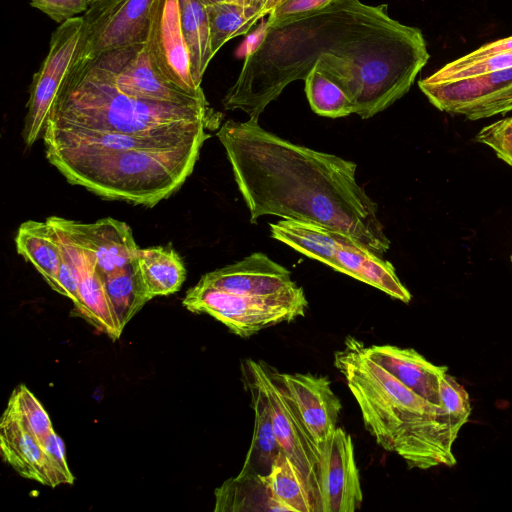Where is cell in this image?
<instances>
[{
	"instance_id": "obj_11",
	"label": "cell",
	"mask_w": 512,
	"mask_h": 512,
	"mask_svg": "<svg viewBox=\"0 0 512 512\" xmlns=\"http://www.w3.org/2000/svg\"><path fill=\"white\" fill-rule=\"evenodd\" d=\"M82 24V16L59 24L51 35L45 59L33 75L22 131L27 148L43 135L53 102L75 60Z\"/></svg>"
},
{
	"instance_id": "obj_36",
	"label": "cell",
	"mask_w": 512,
	"mask_h": 512,
	"mask_svg": "<svg viewBox=\"0 0 512 512\" xmlns=\"http://www.w3.org/2000/svg\"><path fill=\"white\" fill-rule=\"evenodd\" d=\"M332 1L333 0H284L268 15L266 25H272L320 9Z\"/></svg>"
},
{
	"instance_id": "obj_1",
	"label": "cell",
	"mask_w": 512,
	"mask_h": 512,
	"mask_svg": "<svg viewBox=\"0 0 512 512\" xmlns=\"http://www.w3.org/2000/svg\"><path fill=\"white\" fill-rule=\"evenodd\" d=\"M428 59L421 30L393 19L387 5L333 0L266 25L222 103L258 121L287 85L315 68L345 92L353 113L368 119L403 97Z\"/></svg>"
},
{
	"instance_id": "obj_34",
	"label": "cell",
	"mask_w": 512,
	"mask_h": 512,
	"mask_svg": "<svg viewBox=\"0 0 512 512\" xmlns=\"http://www.w3.org/2000/svg\"><path fill=\"white\" fill-rule=\"evenodd\" d=\"M31 6L42 11L58 24L84 13L89 0H30Z\"/></svg>"
},
{
	"instance_id": "obj_12",
	"label": "cell",
	"mask_w": 512,
	"mask_h": 512,
	"mask_svg": "<svg viewBox=\"0 0 512 512\" xmlns=\"http://www.w3.org/2000/svg\"><path fill=\"white\" fill-rule=\"evenodd\" d=\"M145 44L155 67L169 82L189 94H204L192 76L179 0H154Z\"/></svg>"
},
{
	"instance_id": "obj_30",
	"label": "cell",
	"mask_w": 512,
	"mask_h": 512,
	"mask_svg": "<svg viewBox=\"0 0 512 512\" xmlns=\"http://www.w3.org/2000/svg\"><path fill=\"white\" fill-rule=\"evenodd\" d=\"M5 410L15 415L42 441L54 432L48 413L24 384L13 390Z\"/></svg>"
},
{
	"instance_id": "obj_42",
	"label": "cell",
	"mask_w": 512,
	"mask_h": 512,
	"mask_svg": "<svg viewBox=\"0 0 512 512\" xmlns=\"http://www.w3.org/2000/svg\"><path fill=\"white\" fill-rule=\"evenodd\" d=\"M92 1V0H89V2Z\"/></svg>"
},
{
	"instance_id": "obj_23",
	"label": "cell",
	"mask_w": 512,
	"mask_h": 512,
	"mask_svg": "<svg viewBox=\"0 0 512 512\" xmlns=\"http://www.w3.org/2000/svg\"><path fill=\"white\" fill-rule=\"evenodd\" d=\"M136 262L149 300L179 291L185 281L183 261L170 246L139 248Z\"/></svg>"
},
{
	"instance_id": "obj_32",
	"label": "cell",
	"mask_w": 512,
	"mask_h": 512,
	"mask_svg": "<svg viewBox=\"0 0 512 512\" xmlns=\"http://www.w3.org/2000/svg\"><path fill=\"white\" fill-rule=\"evenodd\" d=\"M440 396L449 416L451 436L455 442L471 413L469 395L466 389L446 372L440 377Z\"/></svg>"
},
{
	"instance_id": "obj_37",
	"label": "cell",
	"mask_w": 512,
	"mask_h": 512,
	"mask_svg": "<svg viewBox=\"0 0 512 512\" xmlns=\"http://www.w3.org/2000/svg\"><path fill=\"white\" fill-rule=\"evenodd\" d=\"M266 0H243L242 5L246 9L248 19L252 26L260 20V12L265 4Z\"/></svg>"
},
{
	"instance_id": "obj_21",
	"label": "cell",
	"mask_w": 512,
	"mask_h": 512,
	"mask_svg": "<svg viewBox=\"0 0 512 512\" xmlns=\"http://www.w3.org/2000/svg\"><path fill=\"white\" fill-rule=\"evenodd\" d=\"M245 384L251 394L254 410V430L240 474L266 477L283 451L275 434L267 398L262 389L248 376Z\"/></svg>"
},
{
	"instance_id": "obj_6",
	"label": "cell",
	"mask_w": 512,
	"mask_h": 512,
	"mask_svg": "<svg viewBox=\"0 0 512 512\" xmlns=\"http://www.w3.org/2000/svg\"><path fill=\"white\" fill-rule=\"evenodd\" d=\"M271 237L332 269L409 303L412 296L391 262L343 233L310 222L283 219L270 223Z\"/></svg>"
},
{
	"instance_id": "obj_10",
	"label": "cell",
	"mask_w": 512,
	"mask_h": 512,
	"mask_svg": "<svg viewBox=\"0 0 512 512\" xmlns=\"http://www.w3.org/2000/svg\"><path fill=\"white\" fill-rule=\"evenodd\" d=\"M418 86L437 109L470 120L512 112V67L445 81L424 78Z\"/></svg>"
},
{
	"instance_id": "obj_38",
	"label": "cell",
	"mask_w": 512,
	"mask_h": 512,
	"mask_svg": "<svg viewBox=\"0 0 512 512\" xmlns=\"http://www.w3.org/2000/svg\"><path fill=\"white\" fill-rule=\"evenodd\" d=\"M282 0H266L265 4L260 12V18H263L271 13V11L276 8Z\"/></svg>"
},
{
	"instance_id": "obj_41",
	"label": "cell",
	"mask_w": 512,
	"mask_h": 512,
	"mask_svg": "<svg viewBox=\"0 0 512 512\" xmlns=\"http://www.w3.org/2000/svg\"><path fill=\"white\" fill-rule=\"evenodd\" d=\"M242 1H243V0H241V4H242Z\"/></svg>"
},
{
	"instance_id": "obj_39",
	"label": "cell",
	"mask_w": 512,
	"mask_h": 512,
	"mask_svg": "<svg viewBox=\"0 0 512 512\" xmlns=\"http://www.w3.org/2000/svg\"><path fill=\"white\" fill-rule=\"evenodd\" d=\"M202 2L206 6L210 5V4H214V3H219V2H236V3L241 4V0H202Z\"/></svg>"
},
{
	"instance_id": "obj_22",
	"label": "cell",
	"mask_w": 512,
	"mask_h": 512,
	"mask_svg": "<svg viewBox=\"0 0 512 512\" xmlns=\"http://www.w3.org/2000/svg\"><path fill=\"white\" fill-rule=\"evenodd\" d=\"M20 256L30 262L55 291L61 264V247L56 231L46 221L23 222L15 237Z\"/></svg>"
},
{
	"instance_id": "obj_29",
	"label": "cell",
	"mask_w": 512,
	"mask_h": 512,
	"mask_svg": "<svg viewBox=\"0 0 512 512\" xmlns=\"http://www.w3.org/2000/svg\"><path fill=\"white\" fill-rule=\"evenodd\" d=\"M206 9L214 55L227 41L247 34L253 27L242 4L219 2L207 5Z\"/></svg>"
},
{
	"instance_id": "obj_15",
	"label": "cell",
	"mask_w": 512,
	"mask_h": 512,
	"mask_svg": "<svg viewBox=\"0 0 512 512\" xmlns=\"http://www.w3.org/2000/svg\"><path fill=\"white\" fill-rule=\"evenodd\" d=\"M52 227L70 253L79 273V300L74 305L72 314L85 319L112 340L118 339L123 328L109 297L105 275L99 269L95 255L77 245L61 228L54 225Z\"/></svg>"
},
{
	"instance_id": "obj_18",
	"label": "cell",
	"mask_w": 512,
	"mask_h": 512,
	"mask_svg": "<svg viewBox=\"0 0 512 512\" xmlns=\"http://www.w3.org/2000/svg\"><path fill=\"white\" fill-rule=\"evenodd\" d=\"M198 283L242 295H270L296 283L291 272L261 252L204 274Z\"/></svg>"
},
{
	"instance_id": "obj_27",
	"label": "cell",
	"mask_w": 512,
	"mask_h": 512,
	"mask_svg": "<svg viewBox=\"0 0 512 512\" xmlns=\"http://www.w3.org/2000/svg\"><path fill=\"white\" fill-rule=\"evenodd\" d=\"M266 479L273 497L286 512H314L304 480L284 451L280 453Z\"/></svg>"
},
{
	"instance_id": "obj_7",
	"label": "cell",
	"mask_w": 512,
	"mask_h": 512,
	"mask_svg": "<svg viewBox=\"0 0 512 512\" xmlns=\"http://www.w3.org/2000/svg\"><path fill=\"white\" fill-rule=\"evenodd\" d=\"M193 313H205L240 337H249L282 322L302 317L308 307L297 284L270 295H242L197 283L182 302Z\"/></svg>"
},
{
	"instance_id": "obj_17",
	"label": "cell",
	"mask_w": 512,
	"mask_h": 512,
	"mask_svg": "<svg viewBox=\"0 0 512 512\" xmlns=\"http://www.w3.org/2000/svg\"><path fill=\"white\" fill-rule=\"evenodd\" d=\"M270 369L290 395L306 429L319 446L337 428L342 408L331 388V381L326 376L280 373Z\"/></svg>"
},
{
	"instance_id": "obj_13",
	"label": "cell",
	"mask_w": 512,
	"mask_h": 512,
	"mask_svg": "<svg viewBox=\"0 0 512 512\" xmlns=\"http://www.w3.org/2000/svg\"><path fill=\"white\" fill-rule=\"evenodd\" d=\"M318 449V512L356 511L363 493L351 436L337 427Z\"/></svg>"
},
{
	"instance_id": "obj_14",
	"label": "cell",
	"mask_w": 512,
	"mask_h": 512,
	"mask_svg": "<svg viewBox=\"0 0 512 512\" xmlns=\"http://www.w3.org/2000/svg\"><path fill=\"white\" fill-rule=\"evenodd\" d=\"M113 70L115 83L124 94L149 101L193 104L207 100L169 82L155 67L146 44L104 53Z\"/></svg>"
},
{
	"instance_id": "obj_26",
	"label": "cell",
	"mask_w": 512,
	"mask_h": 512,
	"mask_svg": "<svg viewBox=\"0 0 512 512\" xmlns=\"http://www.w3.org/2000/svg\"><path fill=\"white\" fill-rule=\"evenodd\" d=\"M109 297L121 327L149 301L136 259L128 265L105 275Z\"/></svg>"
},
{
	"instance_id": "obj_19",
	"label": "cell",
	"mask_w": 512,
	"mask_h": 512,
	"mask_svg": "<svg viewBox=\"0 0 512 512\" xmlns=\"http://www.w3.org/2000/svg\"><path fill=\"white\" fill-rule=\"evenodd\" d=\"M44 442L15 415L4 411L0 420V451L3 460L22 477L56 487L61 483Z\"/></svg>"
},
{
	"instance_id": "obj_43",
	"label": "cell",
	"mask_w": 512,
	"mask_h": 512,
	"mask_svg": "<svg viewBox=\"0 0 512 512\" xmlns=\"http://www.w3.org/2000/svg\"><path fill=\"white\" fill-rule=\"evenodd\" d=\"M282 1H284V0H282ZM282 1H281V2H282Z\"/></svg>"
},
{
	"instance_id": "obj_25",
	"label": "cell",
	"mask_w": 512,
	"mask_h": 512,
	"mask_svg": "<svg viewBox=\"0 0 512 512\" xmlns=\"http://www.w3.org/2000/svg\"><path fill=\"white\" fill-rule=\"evenodd\" d=\"M179 7L192 76L195 83L201 86L203 75L214 57L206 5L202 0H179Z\"/></svg>"
},
{
	"instance_id": "obj_3",
	"label": "cell",
	"mask_w": 512,
	"mask_h": 512,
	"mask_svg": "<svg viewBox=\"0 0 512 512\" xmlns=\"http://www.w3.org/2000/svg\"><path fill=\"white\" fill-rule=\"evenodd\" d=\"M210 131L136 135L46 126L47 160L101 198L153 207L192 174Z\"/></svg>"
},
{
	"instance_id": "obj_24",
	"label": "cell",
	"mask_w": 512,
	"mask_h": 512,
	"mask_svg": "<svg viewBox=\"0 0 512 512\" xmlns=\"http://www.w3.org/2000/svg\"><path fill=\"white\" fill-rule=\"evenodd\" d=\"M214 511H284L272 495L266 477L238 474L215 490Z\"/></svg>"
},
{
	"instance_id": "obj_8",
	"label": "cell",
	"mask_w": 512,
	"mask_h": 512,
	"mask_svg": "<svg viewBox=\"0 0 512 512\" xmlns=\"http://www.w3.org/2000/svg\"><path fill=\"white\" fill-rule=\"evenodd\" d=\"M242 371L264 392L277 440L284 453L299 470L314 512H318L319 449L317 444L306 429L290 395L274 377L270 367L261 362L247 360L243 362Z\"/></svg>"
},
{
	"instance_id": "obj_31",
	"label": "cell",
	"mask_w": 512,
	"mask_h": 512,
	"mask_svg": "<svg viewBox=\"0 0 512 512\" xmlns=\"http://www.w3.org/2000/svg\"><path fill=\"white\" fill-rule=\"evenodd\" d=\"M509 67H512V53L498 54L472 60H466L460 57L447 63L426 78L431 81H445L477 76Z\"/></svg>"
},
{
	"instance_id": "obj_35",
	"label": "cell",
	"mask_w": 512,
	"mask_h": 512,
	"mask_svg": "<svg viewBox=\"0 0 512 512\" xmlns=\"http://www.w3.org/2000/svg\"><path fill=\"white\" fill-rule=\"evenodd\" d=\"M59 242L61 264L55 291L68 297L75 305L79 300V273L70 253L60 240Z\"/></svg>"
},
{
	"instance_id": "obj_40",
	"label": "cell",
	"mask_w": 512,
	"mask_h": 512,
	"mask_svg": "<svg viewBox=\"0 0 512 512\" xmlns=\"http://www.w3.org/2000/svg\"><path fill=\"white\" fill-rule=\"evenodd\" d=\"M511 262H512V255H511Z\"/></svg>"
},
{
	"instance_id": "obj_2",
	"label": "cell",
	"mask_w": 512,
	"mask_h": 512,
	"mask_svg": "<svg viewBox=\"0 0 512 512\" xmlns=\"http://www.w3.org/2000/svg\"><path fill=\"white\" fill-rule=\"evenodd\" d=\"M216 136L251 223L265 215L305 221L350 236L379 255L389 250L378 205L358 184L354 162L292 143L250 119L227 120Z\"/></svg>"
},
{
	"instance_id": "obj_33",
	"label": "cell",
	"mask_w": 512,
	"mask_h": 512,
	"mask_svg": "<svg viewBox=\"0 0 512 512\" xmlns=\"http://www.w3.org/2000/svg\"><path fill=\"white\" fill-rule=\"evenodd\" d=\"M475 140L492 148L498 158L512 167V116L483 127Z\"/></svg>"
},
{
	"instance_id": "obj_28",
	"label": "cell",
	"mask_w": 512,
	"mask_h": 512,
	"mask_svg": "<svg viewBox=\"0 0 512 512\" xmlns=\"http://www.w3.org/2000/svg\"><path fill=\"white\" fill-rule=\"evenodd\" d=\"M305 93L311 109L320 116L340 118L353 114V105L345 92L315 68L305 78Z\"/></svg>"
},
{
	"instance_id": "obj_4",
	"label": "cell",
	"mask_w": 512,
	"mask_h": 512,
	"mask_svg": "<svg viewBox=\"0 0 512 512\" xmlns=\"http://www.w3.org/2000/svg\"><path fill=\"white\" fill-rule=\"evenodd\" d=\"M334 356L355 398L366 429L383 449L405 460L409 468L452 467L456 458L449 416L419 396L364 353V344L348 336Z\"/></svg>"
},
{
	"instance_id": "obj_9",
	"label": "cell",
	"mask_w": 512,
	"mask_h": 512,
	"mask_svg": "<svg viewBox=\"0 0 512 512\" xmlns=\"http://www.w3.org/2000/svg\"><path fill=\"white\" fill-rule=\"evenodd\" d=\"M154 0H92L83 13L77 55L101 54L146 42Z\"/></svg>"
},
{
	"instance_id": "obj_20",
	"label": "cell",
	"mask_w": 512,
	"mask_h": 512,
	"mask_svg": "<svg viewBox=\"0 0 512 512\" xmlns=\"http://www.w3.org/2000/svg\"><path fill=\"white\" fill-rule=\"evenodd\" d=\"M364 353L410 390L437 406H444L440 396V377L447 366H437L411 348L394 345L364 346Z\"/></svg>"
},
{
	"instance_id": "obj_16",
	"label": "cell",
	"mask_w": 512,
	"mask_h": 512,
	"mask_svg": "<svg viewBox=\"0 0 512 512\" xmlns=\"http://www.w3.org/2000/svg\"><path fill=\"white\" fill-rule=\"evenodd\" d=\"M46 220L64 230L77 245L91 251L104 275L136 259L139 247L130 226L123 221L108 217L84 223L57 216Z\"/></svg>"
},
{
	"instance_id": "obj_5",
	"label": "cell",
	"mask_w": 512,
	"mask_h": 512,
	"mask_svg": "<svg viewBox=\"0 0 512 512\" xmlns=\"http://www.w3.org/2000/svg\"><path fill=\"white\" fill-rule=\"evenodd\" d=\"M221 119L207 100L175 104L128 96L118 89L106 54L93 59L76 54L46 126L161 135L212 131Z\"/></svg>"
}]
</instances>
